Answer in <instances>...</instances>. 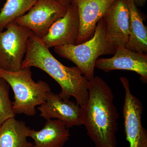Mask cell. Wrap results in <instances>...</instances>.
Wrapping results in <instances>:
<instances>
[{
  "label": "cell",
  "mask_w": 147,
  "mask_h": 147,
  "mask_svg": "<svg viewBox=\"0 0 147 147\" xmlns=\"http://www.w3.org/2000/svg\"><path fill=\"white\" fill-rule=\"evenodd\" d=\"M89 96L81 107L82 125L95 147H116L119 114L110 87L99 76L89 82Z\"/></svg>",
  "instance_id": "cell-1"
},
{
  "label": "cell",
  "mask_w": 147,
  "mask_h": 147,
  "mask_svg": "<svg viewBox=\"0 0 147 147\" xmlns=\"http://www.w3.org/2000/svg\"><path fill=\"white\" fill-rule=\"evenodd\" d=\"M32 67L45 71L57 82L61 88L59 94L61 97L69 100L72 96L79 106L86 104L88 98L89 81L77 67H68L61 63L33 34L28 40L21 68Z\"/></svg>",
  "instance_id": "cell-2"
},
{
  "label": "cell",
  "mask_w": 147,
  "mask_h": 147,
  "mask_svg": "<svg viewBox=\"0 0 147 147\" xmlns=\"http://www.w3.org/2000/svg\"><path fill=\"white\" fill-rule=\"evenodd\" d=\"M54 50L61 57L75 64L84 77L90 81L94 77L97 59L103 55H114L116 48L107 40L105 23L102 18L90 39L77 45L56 46Z\"/></svg>",
  "instance_id": "cell-3"
},
{
  "label": "cell",
  "mask_w": 147,
  "mask_h": 147,
  "mask_svg": "<svg viewBox=\"0 0 147 147\" xmlns=\"http://www.w3.org/2000/svg\"><path fill=\"white\" fill-rule=\"evenodd\" d=\"M0 77L4 79L13 90L14 100L12 108L16 115L34 116L36 107L44 104L51 92L46 82L42 80L35 82L33 80L31 68H21L15 72L0 69Z\"/></svg>",
  "instance_id": "cell-4"
},
{
  "label": "cell",
  "mask_w": 147,
  "mask_h": 147,
  "mask_svg": "<svg viewBox=\"0 0 147 147\" xmlns=\"http://www.w3.org/2000/svg\"><path fill=\"white\" fill-rule=\"evenodd\" d=\"M0 31V69L15 72L21 69L27 51V43L32 32L14 21Z\"/></svg>",
  "instance_id": "cell-5"
},
{
  "label": "cell",
  "mask_w": 147,
  "mask_h": 147,
  "mask_svg": "<svg viewBox=\"0 0 147 147\" xmlns=\"http://www.w3.org/2000/svg\"><path fill=\"white\" fill-rule=\"evenodd\" d=\"M67 7L57 0H37L26 13L14 21L40 39L55 21L64 16Z\"/></svg>",
  "instance_id": "cell-6"
},
{
  "label": "cell",
  "mask_w": 147,
  "mask_h": 147,
  "mask_svg": "<svg viewBox=\"0 0 147 147\" xmlns=\"http://www.w3.org/2000/svg\"><path fill=\"white\" fill-rule=\"evenodd\" d=\"M120 80L125 93L122 113L126 140L129 147H147V131L142 122V102L131 93L127 78L121 77Z\"/></svg>",
  "instance_id": "cell-7"
},
{
  "label": "cell",
  "mask_w": 147,
  "mask_h": 147,
  "mask_svg": "<svg viewBox=\"0 0 147 147\" xmlns=\"http://www.w3.org/2000/svg\"><path fill=\"white\" fill-rule=\"evenodd\" d=\"M79 18L77 6L74 0L67 6L64 16L55 21L47 34L40 38L46 47L75 45L79 36Z\"/></svg>",
  "instance_id": "cell-8"
},
{
  "label": "cell",
  "mask_w": 147,
  "mask_h": 147,
  "mask_svg": "<svg viewBox=\"0 0 147 147\" xmlns=\"http://www.w3.org/2000/svg\"><path fill=\"white\" fill-rule=\"evenodd\" d=\"M95 67L105 72L115 70H129L140 76L142 83L147 82V55L127 49L125 47H116L113 57L98 58Z\"/></svg>",
  "instance_id": "cell-9"
},
{
  "label": "cell",
  "mask_w": 147,
  "mask_h": 147,
  "mask_svg": "<svg viewBox=\"0 0 147 147\" xmlns=\"http://www.w3.org/2000/svg\"><path fill=\"white\" fill-rule=\"evenodd\" d=\"M107 40L115 48L125 47L129 37V10L126 0H116L102 17Z\"/></svg>",
  "instance_id": "cell-10"
},
{
  "label": "cell",
  "mask_w": 147,
  "mask_h": 147,
  "mask_svg": "<svg viewBox=\"0 0 147 147\" xmlns=\"http://www.w3.org/2000/svg\"><path fill=\"white\" fill-rule=\"evenodd\" d=\"M116 0H74L79 18V36L75 45L93 36L98 23Z\"/></svg>",
  "instance_id": "cell-11"
},
{
  "label": "cell",
  "mask_w": 147,
  "mask_h": 147,
  "mask_svg": "<svg viewBox=\"0 0 147 147\" xmlns=\"http://www.w3.org/2000/svg\"><path fill=\"white\" fill-rule=\"evenodd\" d=\"M40 116L46 120L56 119L69 129L82 125L81 107L76 102L64 99L59 94L50 92L46 101L38 108Z\"/></svg>",
  "instance_id": "cell-12"
},
{
  "label": "cell",
  "mask_w": 147,
  "mask_h": 147,
  "mask_svg": "<svg viewBox=\"0 0 147 147\" xmlns=\"http://www.w3.org/2000/svg\"><path fill=\"white\" fill-rule=\"evenodd\" d=\"M70 136L65 124L57 119L47 120L42 129H31L29 134L34 141L32 147H63Z\"/></svg>",
  "instance_id": "cell-13"
},
{
  "label": "cell",
  "mask_w": 147,
  "mask_h": 147,
  "mask_svg": "<svg viewBox=\"0 0 147 147\" xmlns=\"http://www.w3.org/2000/svg\"><path fill=\"white\" fill-rule=\"evenodd\" d=\"M31 129L22 121L11 118L0 127V147H32L27 138Z\"/></svg>",
  "instance_id": "cell-14"
},
{
  "label": "cell",
  "mask_w": 147,
  "mask_h": 147,
  "mask_svg": "<svg viewBox=\"0 0 147 147\" xmlns=\"http://www.w3.org/2000/svg\"><path fill=\"white\" fill-rule=\"evenodd\" d=\"M129 10V37L125 47L137 53H147V29L138 7L132 0H126Z\"/></svg>",
  "instance_id": "cell-15"
},
{
  "label": "cell",
  "mask_w": 147,
  "mask_h": 147,
  "mask_svg": "<svg viewBox=\"0 0 147 147\" xmlns=\"http://www.w3.org/2000/svg\"><path fill=\"white\" fill-rule=\"evenodd\" d=\"M37 0H6L0 11V31L31 8Z\"/></svg>",
  "instance_id": "cell-16"
},
{
  "label": "cell",
  "mask_w": 147,
  "mask_h": 147,
  "mask_svg": "<svg viewBox=\"0 0 147 147\" xmlns=\"http://www.w3.org/2000/svg\"><path fill=\"white\" fill-rule=\"evenodd\" d=\"M9 86L4 79L0 77V123L15 117L12 102L9 97Z\"/></svg>",
  "instance_id": "cell-17"
},
{
  "label": "cell",
  "mask_w": 147,
  "mask_h": 147,
  "mask_svg": "<svg viewBox=\"0 0 147 147\" xmlns=\"http://www.w3.org/2000/svg\"><path fill=\"white\" fill-rule=\"evenodd\" d=\"M137 7H143L144 6L147 0H132Z\"/></svg>",
  "instance_id": "cell-18"
},
{
  "label": "cell",
  "mask_w": 147,
  "mask_h": 147,
  "mask_svg": "<svg viewBox=\"0 0 147 147\" xmlns=\"http://www.w3.org/2000/svg\"><path fill=\"white\" fill-rule=\"evenodd\" d=\"M57 1L63 4L64 5L68 6L73 2V0H57Z\"/></svg>",
  "instance_id": "cell-19"
},
{
  "label": "cell",
  "mask_w": 147,
  "mask_h": 147,
  "mask_svg": "<svg viewBox=\"0 0 147 147\" xmlns=\"http://www.w3.org/2000/svg\"><path fill=\"white\" fill-rule=\"evenodd\" d=\"M1 124H1V123H0V127H1Z\"/></svg>",
  "instance_id": "cell-20"
}]
</instances>
